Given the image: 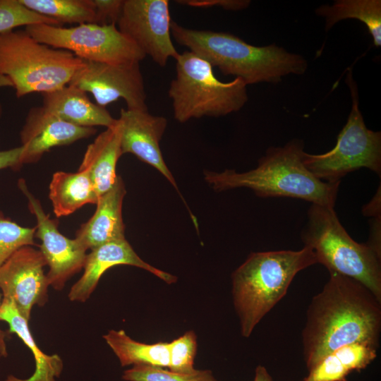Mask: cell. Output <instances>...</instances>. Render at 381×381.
I'll use <instances>...</instances> for the list:
<instances>
[{"label": "cell", "instance_id": "cell-1", "mask_svg": "<svg viewBox=\"0 0 381 381\" xmlns=\"http://www.w3.org/2000/svg\"><path fill=\"white\" fill-rule=\"evenodd\" d=\"M302 331L307 368L347 344L379 346L381 301L364 285L350 277L329 272L322 290L313 297Z\"/></svg>", "mask_w": 381, "mask_h": 381}, {"label": "cell", "instance_id": "cell-2", "mask_svg": "<svg viewBox=\"0 0 381 381\" xmlns=\"http://www.w3.org/2000/svg\"><path fill=\"white\" fill-rule=\"evenodd\" d=\"M303 147L301 140L293 139L283 147H270L252 170L206 171L204 179L215 191L248 188L259 197L298 198L334 208L340 182L317 179L303 162Z\"/></svg>", "mask_w": 381, "mask_h": 381}, {"label": "cell", "instance_id": "cell-3", "mask_svg": "<svg viewBox=\"0 0 381 381\" xmlns=\"http://www.w3.org/2000/svg\"><path fill=\"white\" fill-rule=\"evenodd\" d=\"M174 40L217 67L225 75L241 78L248 85L277 83L289 74H303L307 61L274 44L257 47L232 34L190 29L171 21Z\"/></svg>", "mask_w": 381, "mask_h": 381}, {"label": "cell", "instance_id": "cell-4", "mask_svg": "<svg viewBox=\"0 0 381 381\" xmlns=\"http://www.w3.org/2000/svg\"><path fill=\"white\" fill-rule=\"evenodd\" d=\"M318 263L311 248L255 252L231 274L234 306L241 332L248 337L257 324L285 296L300 271Z\"/></svg>", "mask_w": 381, "mask_h": 381}, {"label": "cell", "instance_id": "cell-5", "mask_svg": "<svg viewBox=\"0 0 381 381\" xmlns=\"http://www.w3.org/2000/svg\"><path fill=\"white\" fill-rule=\"evenodd\" d=\"M301 239L329 272L358 281L381 301V255L366 243L354 241L333 207L311 204Z\"/></svg>", "mask_w": 381, "mask_h": 381}, {"label": "cell", "instance_id": "cell-6", "mask_svg": "<svg viewBox=\"0 0 381 381\" xmlns=\"http://www.w3.org/2000/svg\"><path fill=\"white\" fill-rule=\"evenodd\" d=\"M83 60L32 37L25 30L0 34V74L12 83L18 98L68 85Z\"/></svg>", "mask_w": 381, "mask_h": 381}, {"label": "cell", "instance_id": "cell-7", "mask_svg": "<svg viewBox=\"0 0 381 381\" xmlns=\"http://www.w3.org/2000/svg\"><path fill=\"white\" fill-rule=\"evenodd\" d=\"M176 61V78L168 95L178 122L224 116L239 111L247 102V85L241 78L219 80L211 64L190 51L179 54Z\"/></svg>", "mask_w": 381, "mask_h": 381}, {"label": "cell", "instance_id": "cell-8", "mask_svg": "<svg viewBox=\"0 0 381 381\" xmlns=\"http://www.w3.org/2000/svg\"><path fill=\"white\" fill-rule=\"evenodd\" d=\"M346 83L352 99L351 109L334 147L320 155L305 152L303 157L305 167L317 179L328 183L340 182L348 173L363 167L379 176L381 173V133L368 129L365 124L351 68Z\"/></svg>", "mask_w": 381, "mask_h": 381}, {"label": "cell", "instance_id": "cell-9", "mask_svg": "<svg viewBox=\"0 0 381 381\" xmlns=\"http://www.w3.org/2000/svg\"><path fill=\"white\" fill-rule=\"evenodd\" d=\"M25 30L39 42L71 52L85 61L140 63L146 56L116 24L83 23L64 28L37 23L26 26Z\"/></svg>", "mask_w": 381, "mask_h": 381}, {"label": "cell", "instance_id": "cell-10", "mask_svg": "<svg viewBox=\"0 0 381 381\" xmlns=\"http://www.w3.org/2000/svg\"><path fill=\"white\" fill-rule=\"evenodd\" d=\"M167 0H124L117 28L159 66L179 53L171 40Z\"/></svg>", "mask_w": 381, "mask_h": 381}, {"label": "cell", "instance_id": "cell-11", "mask_svg": "<svg viewBox=\"0 0 381 381\" xmlns=\"http://www.w3.org/2000/svg\"><path fill=\"white\" fill-rule=\"evenodd\" d=\"M68 85L90 92L105 107L123 99L128 109L147 111L140 63L109 64L83 60Z\"/></svg>", "mask_w": 381, "mask_h": 381}, {"label": "cell", "instance_id": "cell-12", "mask_svg": "<svg viewBox=\"0 0 381 381\" xmlns=\"http://www.w3.org/2000/svg\"><path fill=\"white\" fill-rule=\"evenodd\" d=\"M18 186L28 198L30 212L36 217L35 236L41 241L40 250L49 266V284L57 291L61 290L69 279L83 269L87 250L75 238L70 239L60 233L58 221L45 213L23 179L18 181Z\"/></svg>", "mask_w": 381, "mask_h": 381}, {"label": "cell", "instance_id": "cell-13", "mask_svg": "<svg viewBox=\"0 0 381 381\" xmlns=\"http://www.w3.org/2000/svg\"><path fill=\"white\" fill-rule=\"evenodd\" d=\"M46 265L40 250L24 246L0 267L2 298L11 300L28 321L32 308L36 305L44 306L48 301L49 284L44 271Z\"/></svg>", "mask_w": 381, "mask_h": 381}, {"label": "cell", "instance_id": "cell-14", "mask_svg": "<svg viewBox=\"0 0 381 381\" xmlns=\"http://www.w3.org/2000/svg\"><path fill=\"white\" fill-rule=\"evenodd\" d=\"M121 123L122 155L131 153L157 169L179 190L174 177L163 158L159 142L167 126L162 116L148 111L121 109L118 119Z\"/></svg>", "mask_w": 381, "mask_h": 381}, {"label": "cell", "instance_id": "cell-15", "mask_svg": "<svg viewBox=\"0 0 381 381\" xmlns=\"http://www.w3.org/2000/svg\"><path fill=\"white\" fill-rule=\"evenodd\" d=\"M95 127L79 126L56 116L42 107L30 110L20 133V163L37 162L51 148L67 145L96 133Z\"/></svg>", "mask_w": 381, "mask_h": 381}, {"label": "cell", "instance_id": "cell-16", "mask_svg": "<svg viewBox=\"0 0 381 381\" xmlns=\"http://www.w3.org/2000/svg\"><path fill=\"white\" fill-rule=\"evenodd\" d=\"M126 265L142 268L168 284L176 282V276L157 269L143 260L126 238L104 243L87 254L84 272L71 288V301H86L96 289L102 274L114 266Z\"/></svg>", "mask_w": 381, "mask_h": 381}, {"label": "cell", "instance_id": "cell-17", "mask_svg": "<svg viewBox=\"0 0 381 381\" xmlns=\"http://www.w3.org/2000/svg\"><path fill=\"white\" fill-rule=\"evenodd\" d=\"M126 193L124 182L118 176L114 186L99 196L94 214L81 224L75 238L87 250L125 238L122 205Z\"/></svg>", "mask_w": 381, "mask_h": 381}, {"label": "cell", "instance_id": "cell-18", "mask_svg": "<svg viewBox=\"0 0 381 381\" xmlns=\"http://www.w3.org/2000/svg\"><path fill=\"white\" fill-rule=\"evenodd\" d=\"M42 95L46 111L72 124L107 128L116 122L105 107L92 102L85 92L74 86L68 85Z\"/></svg>", "mask_w": 381, "mask_h": 381}, {"label": "cell", "instance_id": "cell-19", "mask_svg": "<svg viewBox=\"0 0 381 381\" xmlns=\"http://www.w3.org/2000/svg\"><path fill=\"white\" fill-rule=\"evenodd\" d=\"M121 135V123L117 119L114 125L107 128L87 146L80 165L78 170L88 174L98 198L116 181V164L122 155Z\"/></svg>", "mask_w": 381, "mask_h": 381}, {"label": "cell", "instance_id": "cell-20", "mask_svg": "<svg viewBox=\"0 0 381 381\" xmlns=\"http://www.w3.org/2000/svg\"><path fill=\"white\" fill-rule=\"evenodd\" d=\"M0 321L6 322L9 326V332L16 334L30 349L35 362V369L30 377L22 379L10 375L5 381H56L64 368L61 356L48 355L40 350L30 330L29 321L21 315L11 300L2 298Z\"/></svg>", "mask_w": 381, "mask_h": 381}, {"label": "cell", "instance_id": "cell-21", "mask_svg": "<svg viewBox=\"0 0 381 381\" xmlns=\"http://www.w3.org/2000/svg\"><path fill=\"white\" fill-rule=\"evenodd\" d=\"M377 349L364 343L343 346L322 358L302 381H346L351 373L361 371L375 359Z\"/></svg>", "mask_w": 381, "mask_h": 381}, {"label": "cell", "instance_id": "cell-22", "mask_svg": "<svg viewBox=\"0 0 381 381\" xmlns=\"http://www.w3.org/2000/svg\"><path fill=\"white\" fill-rule=\"evenodd\" d=\"M49 197L57 217L67 216L86 204H96L98 195L88 174L57 171L49 184Z\"/></svg>", "mask_w": 381, "mask_h": 381}, {"label": "cell", "instance_id": "cell-23", "mask_svg": "<svg viewBox=\"0 0 381 381\" xmlns=\"http://www.w3.org/2000/svg\"><path fill=\"white\" fill-rule=\"evenodd\" d=\"M103 338L119 358L121 366L147 365L169 368V343L139 342L131 339L123 329H111Z\"/></svg>", "mask_w": 381, "mask_h": 381}, {"label": "cell", "instance_id": "cell-24", "mask_svg": "<svg viewBox=\"0 0 381 381\" xmlns=\"http://www.w3.org/2000/svg\"><path fill=\"white\" fill-rule=\"evenodd\" d=\"M317 16L325 18V30L344 19L354 18L363 23L375 47L381 46V1L338 0L333 5H322L315 9Z\"/></svg>", "mask_w": 381, "mask_h": 381}, {"label": "cell", "instance_id": "cell-25", "mask_svg": "<svg viewBox=\"0 0 381 381\" xmlns=\"http://www.w3.org/2000/svg\"><path fill=\"white\" fill-rule=\"evenodd\" d=\"M23 6L63 23H97L93 0H19Z\"/></svg>", "mask_w": 381, "mask_h": 381}, {"label": "cell", "instance_id": "cell-26", "mask_svg": "<svg viewBox=\"0 0 381 381\" xmlns=\"http://www.w3.org/2000/svg\"><path fill=\"white\" fill-rule=\"evenodd\" d=\"M122 379L126 381H218L207 370L182 373L147 365H136L126 370Z\"/></svg>", "mask_w": 381, "mask_h": 381}, {"label": "cell", "instance_id": "cell-27", "mask_svg": "<svg viewBox=\"0 0 381 381\" xmlns=\"http://www.w3.org/2000/svg\"><path fill=\"white\" fill-rule=\"evenodd\" d=\"M37 23L62 26L59 22L30 10L19 0H0V34Z\"/></svg>", "mask_w": 381, "mask_h": 381}, {"label": "cell", "instance_id": "cell-28", "mask_svg": "<svg viewBox=\"0 0 381 381\" xmlns=\"http://www.w3.org/2000/svg\"><path fill=\"white\" fill-rule=\"evenodd\" d=\"M36 227H23L0 211V267L18 249L35 245Z\"/></svg>", "mask_w": 381, "mask_h": 381}, {"label": "cell", "instance_id": "cell-29", "mask_svg": "<svg viewBox=\"0 0 381 381\" xmlns=\"http://www.w3.org/2000/svg\"><path fill=\"white\" fill-rule=\"evenodd\" d=\"M169 369L174 372L189 373L193 368L197 351V338L193 331H188L177 339L169 342Z\"/></svg>", "mask_w": 381, "mask_h": 381}, {"label": "cell", "instance_id": "cell-30", "mask_svg": "<svg viewBox=\"0 0 381 381\" xmlns=\"http://www.w3.org/2000/svg\"><path fill=\"white\" fill-rule=\"evenodd\" d=\"M97 24H116L121 16L124 0H93Z\"/></svg>", "mask_w": 381, "mask_h": 381}, {"label": "cell", "instance_id": "cell-31", "mask_svg": "<svg viewBox=\"0 0 381 381\" xmlns=\"http://www.w3.org/2000/svg\"><path fill=\"white\" fill-rule=\"evenodd\" d=\"M176 2L193 7L217 6L229 11L245 9L250 4L248 0H181Z\"/></svg>", "mask_w": 381, "mask_h": 381}, {"label": "cell", "instance_id": "cell-32", "mask_svg": "<svg viewBox=\"0 0 381 381\" xmlns=\"http://www.w3.org/2000/svg\"><path fill=\"white\" fill-rule=\"evenodd\" d=\"M23 147L12 148L0 151V169L11 168L14 170L19 169L22 164L20 157L23 153Z\"/></svg>", "mask_w": 381, "mask_h": 381}, {"label": "cell", "instance_id": "cell-33", "mask_svg": "<svg viewBox=\"0 0 381 381\" xmlns=\"http://www.w3.org/2000/svg\"><path fill=\"white\" fill-rule=\"evenodd\" d=\"M380 186L373 198L363 208V213L368 217H380Z\"/></svg>", "mask_w": 381, "mask_h": 381}, {"label": "cell", "instance_id": "cell-34", "mask_svg": "<svg viewBox=\"0 0 381 381\" xmlns=\"http://www.w3.org/2000/svg\"><path fill=\"white\" fill-rule=\"evenodd\" d=\"M253 381H273L267 369L262 365H258L255 372Z\"/></svg>", "mask_w": 381, "mask_h": 381}, {"label": "cell", "instance_id": "cell-35", "mask_svg": "<svg viewBox=\"0 0 381 381\" xmlns=\"http://www.w3.org/2000/svg\"><path fill=\"white\" fill-rule=\"evenodd\" d=\"M2 301V295L0 293V305ZM8 356V350L6 342V333L0 329V356L6 357Z\"/></svg>", "mask_w": 381, "mask_h": 381}, {"label": "cell", "instance_id": "cell-36", "mask_svg": "<svg viewBox=\"0 0 381 381\" xmlns=\"http://www.w3.org/2000/svg\"><path fill=\"white\" fill-rule=\"evenodd\" d=\"M6 87H13L12 83L8 78L0 74V88ZM1 112H2V108H1V106L0 105V116L1 114Z\"/></svg>", "mask_w": 381, "mask_h": 381}]
</instances>
